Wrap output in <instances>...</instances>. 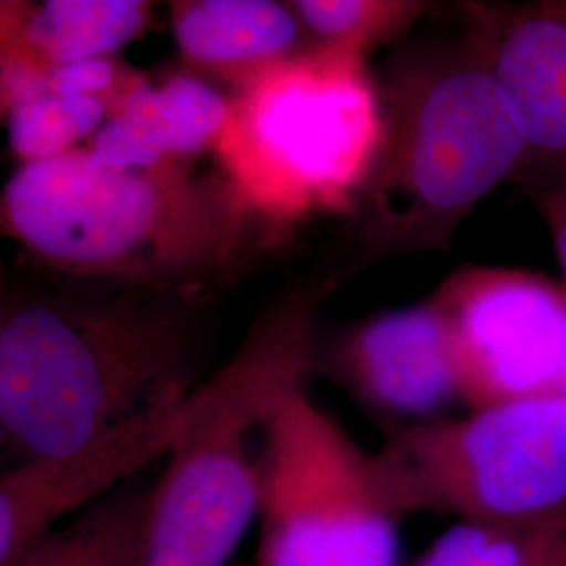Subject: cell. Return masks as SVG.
I'll list each match as a JSON object with an SVG mask.
<instances>
[{
    "label": "cell",
    "instance_id": "52a82bcc",
    "mask_svg": "<svg viewBox=\"0 0 566 566\" xmlns=\"http://www.w3.org/2000/svg\"><path fill=\"white\" fill-rule=\"evenodd\" d=\"M256 566H401V514L376 453L287 390L261 443Z\"/></svg>",
    "mask_w": 566,
    "mask_h": 566
},
{
    "label": "cell",
    "instance_id": "ac0fdd59",
    "mask_svg": "<svg viewBox=\"0 0 566 566\" xmlns=\"http://www.w3.org/2000/svg\"><path fill=\"white\" fill-rule=\"evenodd\" d=\"M566 535L460 523L420 556L416 566H558Z\"/></svg>",
    "mask_w": 566,
    "mask_h": 566
},
{
    "label": "cell",
    "instance_id": "44dd1931",
    "mask_svg": "<svg viewBox=\"0 0 566 566\" xmlns=\"http://www.w3.org/2000/svg\"><path fill=\"white\" fill-rule=\"evenodd\" d=\"M558 566H566V558H565V560H563V563H560V565H558Z\"/></svg>",
    "mask_w": 566,
    "mask_h": 566
},
{
    "label": "cell",
    "instance_id": "277c9868",
    "mask_svg": "<svg viewBox=\"0 0 566 566\" xmlns=\"http://www.w3.org/2000/svg\"><path fill=\"white\" fill-rule=\"evenodd\" d=\"M329 283L287 294L250 327L233 359L196 386L154 485L147 566H224L259 516L271 409L313 374L315 317Z\"/></svg>",
    "mask_w": 566,
    "mask_h": 566
},
{
    "label": "cell",
    "instance_id": "5bb4252c",
    "mask_svg": "<svg viewBox=\"0 0 566 566\" xmlns=\"http://www.w3.org/2000/svg\"><path fill=\"white\" fill-rule=\"evenodd\" d=\"M151 20L142 0H46L2 2L0 41L15 44L55 67L72 61L112 57L137 41Z\"/></svg>",
    "mask_w": 566,
    "mask_h": 566
},
{
    "label": "cell",
    "instance_id": "9c48e42d",
    "mask_svg": "<svg viewBox=\"0 0 566 566\" xmlns=\"http://www.w3.org/2000/svg\"><path fill=\"white\" fill-rule=\"evenodd\" d=\"M313 374L343 386L392 428L439 422L462 401L451 332L430 298L343 325L315 343Z\"/></svg>",
    "mask_w": 566,
    "mask_h": 566
},
{
    "label": "cell",
    "instance_id": "4fadbf2b",
    "mask_svg": "<svg viewBox=\"0 0 566 566\" xmlns=\"http://www.w3.org/2000/svg\"><path fill=\"white\" fill-rule=\"evenodd\" d=\"M172 34L191 74L233 88L306 51L292 4L273 0H185L170 4Z\"/></svg>",
    "mask_w": 566,
    "mask_h": 566
},
{
    "label": "cell",
    "instance_id": "3957f363",
    "mask_svg": "<svg viewBox=\"0 0 566 566\" xmlns=\"http://www.w3.org/2000/svg\"><path fill=\"white\" fill-rule=\"evenodd\" d=\"M380 88L385 139L355 212V269L449 250L474 208L525 163L514 109L464 36L405 46Z\"/></svg>",
    "mask_w": 566,
    "mask_h": 566
},
{
    "label": "cell",
    "instance_id": "e0dca14e",
    "mask_svg": "<svg viewBox=\"0 0 566 566\" xmlns=\"http://www.w3.org/2000/svg\"><path fill=\"white\" fill-rule=\"evenodd\" d=\"M109 114V103L99 97L44 95L4 114L9 147L21 164L53 160L93 139Z\"/></svg>",
    "mask_w": 566,
    "mask_h": 566
},
{
    "label": "cell",
    "instance_id": "ffe728a7",
    "mask_svg": "<svg viewBox=\"0 0 566 566\" xmlns=\"http://www.w3.org/2000/svg\"><path fill=\"white\" fill-rule=\"evenodd\" d=\"M549 4L566 18V0H556V2H549Z\"/></svg>",
    "mask_w": 566,
    "mask_h": 566
},
{
    "label": "cell",
    "instance_id": "d6986e66",
    "mask_svg": "<svg viewBox=\"0 0 566 566\" xmlns=\"http://www.w3.org/2000/svg\"><path fill=\"white\" fill-rule=\"evenodd\" d=\"M531 198L546 221L566 283V182L531 191Z\"/></svg>",
    "mask_w": 566,
    "mask_h": 566
},
{
    "label": "cell",
    "instance_id": "2e32d148",
    "mask_svg": "<svg viewBox=\"0 0 566 566\" xmlns=\"http://www.w3.org/2000/svg\"><path fill=\"white\" fill-rule=\"evenodd\" d=\"M313 41L369 55L378 44L399 42L430 11L418 0H296L290 2Z\"/></svg>",
    "mask_w": 566,
    "mask_h": 566
},
{
    "label": "cell",
    "instance_id": "9a60e30c",
    "mask_svg": "<svg viewBox=\"0 0 566 566\" xmlns=\"http://www.w3.org/2000/svg\"><path fill=\"white\" fill-rule=\"evenodd\" d=\"M151 510L154 486L109 493L4 566H147Z\"/></svg>",
    "mask_w": 566,
    "mask_h": 566
},
{
    "label": "cell",
    "instance_id": "7c38bea8",
    "mask_svg": "<svg viewBox=\"0 0 566 566\" xmlns=\"http://www.w3.org/2000/svg\"><path fill=\"white\" fill-rule=\"evenodd\" d=\"M229 116V97L193 74L160 84L137 82L91 139V151L114 168H151L166 160L191 163L214 149Z\"/></svg>",
    "mask_w": 566,
    "mask_h": 566
},
{
    "label": "cell",
    "instance_id": "7a4b0ae2",
    "mask_svg": "<svg viewBox=\"0 0 566 566\" xmlns=\"http://www.w3.org/2000/svg\"><path fill=\"white\" fill-rule=\"evenodd\" d=\"M2 233L65 282L202 294L269 235L221 172L187 160L114 168L88 147L21 164L0 196Z\"/></svg>",
    "mask_w": 566,
    "mask_h": 566
},
{
    "label": "cell",
    "instance_id": "30bf717a",
    "mask_svg": "<svg viewBox=\"0 0 566 566\" xmlns=\"http://www.w3.org/2000/svg\"><path fill=\"white\" fill-rule=\"evenodd\" d=\"M465 41L504 91L525 142L516 181L528 191L566 182V18L549 2H464Z\"/></svg>",
    "mask_w": 566,
    "mask_h": 566
},
{
    "label": "cell",
    "instance_id": "6da1fadb",
    "mask_svg": "<svg viewBox=\"0 0 566 566\" xmlns=\"http://www.w3.org/2000/svg\"><path fill=\"white\" fill-rule=\"evenodd\" d=\"M198 311L189 292L65 280L7 294L0 437L13 465L76 451L187 399Z\"/></svg>",
    "mask_w": 566,
    "mask_h": 566
},
{
    "label": "cell",
    "instance_id": "8fae6325",
    "mask_svg": "<svg viewBox=\"0 0 566 566\" xmlns=\"http://www.w3.org/2000/svg\"><path fill=\"white\" fill-rule=\"evenodd\" d=\"M189 397V395H187ZM168 405L97 441L49 460L13 465L0 481V566L32 546L70 514H81L143 468L166 458L182 420Z\"/></svg>",
    "mask_w": 566,
    "mask_h": 566
},
{
    "label": "cell",
    "instance_id": "8992f818",
    "mask_svg": "<svg viewBox=\"0 0 566 566\" xmlns=\"http://www.w3.org/2000/svg\"><path fill=\"white\" fill-rule=\"evenodd\" d=\"M376 462L401 516L566 535V397H533L386 432Z\"/></svg>",
    "mask_w": 566,
    "mask_h": 566
},
{
    "label": "cell",
    "instance_id": "5b68a950",
    "mask_svg": "<svg viewBox=\"0 0 566 566\" xmlns=\"http://www.w3.org/2000/svg\"><path fill=\"white\" fill-rule=\"evenodd\" d=\"M382 139V88L367 55L315 42L233 91L212 151L250 212L282 229L355 217Z\"/></svg>",
    "mask_w": 566,
    "mask_h": 566
},
{
    "label": "cell",
    "instance_id": "ba28073f",
    "mask_svg": "<svg viewBox=\"0 0 566 566\" xmlns=\"http://www.w3.org/2000/svg\"><path fill=\"white\" fill-rule=\"evenodd\" d=\"M430 301L451 332L462 401L566 397V283L504 266H462Z\"/></svg>",
    "mask_w": 566,
    "mask_h": 566
}]
</instances>
